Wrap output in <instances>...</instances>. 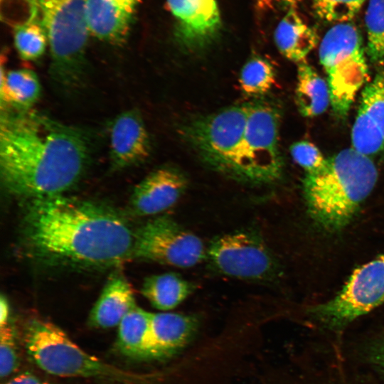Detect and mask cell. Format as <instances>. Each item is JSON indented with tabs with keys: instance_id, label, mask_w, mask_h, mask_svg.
<instances>
[{
	"instance_id": "cell-1",
	"label": "cell",
	"mask_w": 384,
	"mask_h": 384,
	"mask_svg": "<svg viewBox=\"0 0 384 384\" xmlns=\"http://www.w3.org/2000/svg\"><path fill=\"white\" fill-rule=\"evenodd\" d=\"M30 255L50 265L102 269L133 257L127 222L102 205L63 195L30 200L23 219Z\"/></svg>"
},
{
	"instance_id": "cell-2",
	"label": "cell",
	"mask_w": 384,
	"mask_h": 384,
	"mask_svg": "<svg viewBox=\"0 0 384 384\" xmlns=\"http://www.w3.org/2000/svg\"><path fill=\"white\" fill-rule=\"evenodd\" d=\"M90 156L78 128L32 110L1 115V178L11 194L30 200L63 195L81 178Z\"/></svg>"
},
{
	"instance_id": "cell-3",
	"label": "cell",
	"mask_w": 384,
	"mask_h": 384,
	"mask_svg": "<svg viewBox=\"0 0 384 384\" xmlns=\"http://www.w3.org/2000/svg\"><path fill=\"white\" fill-rule=\"evenodd\" d=\"M378 170L372 159L353 148L326 158L319 171L306 174L303 192L311 216L327 230L345 227L373 190Z\"/></svg>"
},
{
	"instance_id": "cell-4",
	"label": "cell",
	"mask_w": 384,
	"mask_h": 384,
	"mask_svg": "<svg viewBox=\"0 0 384 384\" xmlns=\"http://www.w3.org/2000/svg\"><path fill=\"white\" fill-rule=\"evenodd\" d=\"M23 343L32 361L44 372L62 378L95 379L111 384H149L151 377L127 370L90 354L55 324L41 319L28 320Z\"/></svg>"
},
{
	"instance_id": "cell-5",
	"label": "cell",
	"mask_w": 384,
	"mask_h": 384,
	"mask_svg": "<svg viewBox=\"0 0 384 384\" xmlns=\"http://www.w3.org/2000/svg\"><path fill=\"white\" fill-rule=\"evenodd\" d=\"M88 0H38L48 39L50 73L56 85L70 90L80 85L85 69V49L90 34Z\"/></svg>"
},
{
	"instance_id": "cell-6",
	"label": "cell",
	"mask_w": 384,
	"mask_h": 384,
	"mask_svg": "<svg viewBox=\"0 0 384 384\" xmlns=\"http://www.w3.org/2000/svg\"><path fill=\"white\" fill-rule=\"evenodd\" d=\"M319 57L326 73L333 112L344 118L368 73L361 35L356 26L345 22L332 26L320 43Z\"/></svg>"
},
{
	"instance_id": "cell-7",
	"label": "cell",
	"mask_w": 384,
	"mask_h": 384,
	"mask_svg": "<svg viewBox=\"0 0 384 384\" xmlns=\"http://www.w3.org/2000/svg\"><path fill=\"white\" fill-rule=\"evenodd\" d=\"M280 110L265 100L250 102L242 139L230 176L245 183L268 184L283 171L279 146Z\"/></svg>"
},
{
	"instance_id": "cell-8",
	"label": "cell",
	"mask_w": 384,
	"mask_h": 384,
	"mask_svg": "<svg viewBox=\"0 0 384 384\" xmlns=\"http://www.w3.org/2000/svg\"><path fill=\"white\" fill-rule=\"evenodd\" d=\"M250 102L194 119L183 129L188 144L206 164L230 176L242 139Z\"/></svg>"
},
{
	"instance_id": "cell-9",
	"label": "cell",
	"mask_w": 384,
	"mask_h": 384,
	"mask_svg": "<svg viewBox=\"0 0 384 384\" xmlns=\"http://www.w3.org/2000/svg\"><path fill=\"white\" fill-rule=\"evenodd\" d=\"M384 302V256L354 270L331 299L313 306V317L327 327H345Z\"/></svg>"
},
{
	"instance_id": "cell-10",
	"label": "cell",
	"mask_w": 384,
	"mask_h": 384,
	"mask_svg": "<svg viewBox=\"0 0 384 384\" xmlns=\"http://www.w3.org/2000/svg\"><path fill=\"white\" fill-rule=\"evenodd\" d=\"M133 257L187 268L201 262L206 250L196 235L171 217L161 215L135 231Z\"/></svg>"
},
{
	"instance_id": "cell-11",
	"label": "cell",
	"mask_w": 384,
	"mask_h": 384,
	"mask_svg": "<svg viewBox=\"0 0 384 384\" xmlns=\"http://www.w3.org/2000/svg\"><path fill=\"white\" fill-rule=\"evenodd\" d=\"M206 257L218 272L239 279L265 280L277 270L276 260L266 243L250 231L216 237L206 250Z\"/></svg>"
},
{
	"instance_id": "cell-12",
	"label": "cell",
	"mask_w": 384,
	"mask_h": 384,
	"mask_svg": "<svg viewBox=\"0 0 384 384\" xmlns=\"http://www.w3.org/2000/svg\"><path fill=\"white\" fill-rule=\"evenodd\" d=\"M351 143L352 148L370 158L384 152V69L361 92Z\"/></svg>"
},
{
	"instance_id": "cell-13",
	"label": "cell",
	"mask_w": 384,
	"mask_h": 384,
	"mask_svg": "<svg viewBox=\"0 0 384 384\" xmlns=\"http://www.w3.org/2000/svg\"><path fill=\"white\" fill-rule=\"evenodd\" d=\"M176 21V36L184 48L198 50L208 45L221 28L216 0H166Z\"/></svg>"
},
{
	"instance_id": "cell-14",
	"label": "cell",
	"mask_w": 384,
	"mask_h": 384,
	"mask_svg": "<svg viewBox=\"0 0 384 384\" xmlns=\"http://www.w3.org/2000/svg\"><path fill=\"white\" fill-rule=\"evenodd\" d=\"M151 150L150 139L140 114L125 110L112 121L110 130V159L113 169H122L145 160Z\"/></svg>"
},
{
	"instance_id": "cell-15",
	"label": "cell",
	"mask_w": 384,
	"mask_h": 384,
	"mask_svg": "<svg viewBox=\"0 0 384 384\" xmlns=\"http://www.w3.org/2000/svg\"><path fill=\"white\" fill-rule=\"evenodd\" d=\"M186 186V177L176 169H157L135 186L130 200L132 210L139 216L162 213L178 201Z\"/></svg>"
},
{
	"instance_id": "cell-16",
	"label": "cell",
	"mask_w": 384,
	"mask_h": 384,
	"mask_svg": "<svg viewBox=\"0 0 384 384\" xmlns=\"http://www.w3.org/2000/svg\"><path fill=\"white\" fill-rule=\"evenodd\" d=\"M141 0H88L87 20L90 34L107 43L125 41Z\"/></svg>"
},
{
	"instance_id": "cell-17",
	"label": "cell",
	"mask_w": 384,
	"mask_h": 384,
	"mask_svg": "<svg viewBox=\"0 0 384 384\" xmlns=\"http://www.w3.org/2000/svg\"><path fill=\"white\" fill-rule=\"evenodd\" d=\"M198 326L193 315L175 312H151V360L176 354L193 338Z\"/></svg>"
},
{
	"instance_id": "cell-18",
	"label": "cell",
	"mask_w": 384,
	"mask_h": 384,
	"mask_svg": "<svg viewBox=\"0 0 384 384\" xmlns=\"http://www.w3.org/2000/svg\"><path fill=\"white\" fill-rule=\"evenodd\" d=\"M135 306L131 285L122 274L114 273L109 278L92 308L87 324L95 329L114 327Z\"/></svg>"
},
{
	"instance_id": "cell-19",
	"label": "cell",
	"mask_w": 384,
	"mask_h": 384,
	"mask_svg": "<svg viewBox=\"0 0 384 384\" xmlns=\"http://www.w3.org/2000/svg\"><path fill=\"white\" fill-rule=\"evenodd\" d=\"M274 40L281 54L299 63L316 46L318 36L297 11L289 10L276 27Z\"/></svg>"
},
{
	"instance_id": "cell-20",
	"label": "cell",
	"mask_w": 384,
	"mask_h": 384,
	"mask_svg": "<svg viewBox=\"0 0 384 384\" xmlns=\"http://www.w3.org/2000/svg\"><path fill=\"white\" fill-rule=\"evenodd\" d=\"M41 92L36 73L22 68L6 72L1 64L0 100L1 109L21 112L32 110Z\"/></svg>"
},
{
	"instance_id": "cell-21",
	"label": "cell",
	"mask_w": 384,
	"mask_h": 384,
	"mask_svg": "<svg viewBox=\"0 0 384 384\" xmlns=\"http://www.w3.org/2000/svg\"><path fill=\"white\" fill-rule=\"evenodd\" d=\"M151 312L135 306L118 325L116 347L126 357L151 360Z\"/></svg>"
},
{
	"instance_id": "cell-22",
	"label": "cell",
	"mask_w": 384,
	"mask_h": 384,
	"mask_svg": "<svg viewBox=\"0 0 384 384\" xmlns=\"http://www.w3.org/2000/svg\"><path fill=\"white\" fill-rule=\"evenodd\" d=\"M295 101L302 117L321 115L331 106L328 82L306 61L298 63Z\"/></svg>"
},
{
	"instance_id": "cell-23",
	"label": "cell",
	"mask_w": 384,
	"mask_h": 384,
	"mask_svg": "<svg viewBox=\"0 0 384 384\" xmlns=\"http://www.w3.org/2000/svg\"><path fill=\"white\" fill-rule=\"evenodd\" d=\"M192 291L191 283L173 272L146 277L142 287L144 297L154 308L162 311L176 308Z\"/></svg>"
},
{
	"instance_id": "cell-24",
	"label": "cell",
	"mask_w": 384,
	"mask_h": 384,
	"mask_svg": "<svg viewBox=\"0 0 384 384\" xmlns=\"http://www.w3.org/2000/svg\"><path fill=\"white\" fill-rule=\"evenodd\" d=\"M14 43L22 60L33 61L39 59L48 46L47 33L41 18H37L15 26Z\"/></svg>"
},
{
	"instance_id": "cell-25",
	"label": "cell",
	"mask_w": 384,
	"mask_h": 384,
	"mask_svg": "<svg viewBox=\"0 0 384 384\" xmlns=\"http://www.w3.org/2000/svg\"><path fill=\"white\" fill-rule=\"evenodd\" d=\"M276 73L272 63L261 56L248 60L241 69L239 82L242 91L249 96L267 93L275 82Z\"/></svg>"
},
{
	"instance_id": "cell-26",
	"label": "cell",
	"mask_w": 384,
	"mask_h": 384,
	"mask_svg": "<svg viewBox=\"0 0 384 384\" xmlns=\"http://www.w3.org/2000/svg\"><path fill=\"white\" fill-rule=\"evenodd\" d=\"M364 21L366 54L373 64L384 66V0H368Z\"/></svg>"
},
{
	"instance_id": "cell-27",
	"label": "cell",
	"mask_w": 384,
	"mask_h": 384,
	"mask_svg": "<svg viewBox=\"0 0 384 384\" xmlns=\"http://www.w3.org/2000/svg\"><path fill=\"white\" fill-rule=\"evenodd\" d=\"M367 0H312L315 14L336 23L348 22L354 18Z\"/></svg>"
},
{
	"instance_id": "cell-28",
	"label": "cell",
	"mask_w": 384,
	"mask_h": 384,
	"mask_svg": "<svg viewBox=\"0 0 384 384\" xmlns=\"http://www.w3.org/2000/svg\"><path fill=\"white\" fill-rule=\"evenodd\" d=\"M20 365L17 333L11 320L0 326V375L3 379L14 373Z\"/></svg>"
},
{
	"instance_id": "cell-29",
	"label": "cell",
	"mask_w": 384,
	"mask_h": 384,
	"mask_svg": "<svg viewBox=\"0 0 384 384\" xmlns=\"http://www.w3.org/2000/svg\"><path fill=\"white\" fill-rule=\"evenodd\" d=\"M289 151L293 160L305 170L306 174L320 170L326 161L319 148L308 141L293 143L290 146Z\"/></svg>"
},
{
	"instance_id": "cell-30",
	"label": "cell",
	"mask_w": 384,
	"mask_h": 384,
	"mask_svg": "<svg viewBox=\"0 0 384 384\" xmlns=\"http://www.w3.org/2000/svg\"><path fill=\"white\" fill-rule=\"evenodd\" d=\"M3 384H53L30 371H23Z\"/></svg>"
},
{
	"instance_id": "cell-31",
	"label": "cell",
	"mask_w": 384,
	"mask_h": 384,
	"mask_svg": "<svg viewBox=\"0 0 384 384\" xmlns=\"http://www.w3.org/2000/svg\"><path fill=\"white\" fill-rule=\"evenodd\" d=\"M371 356L374 363L384 371V338L373 346Z\"/></svg>"
},
{
	"instance_id": "cell-32",
	"label": "cell",
	"mask_w": 384,
	"mask_h": 384,
	"mask_svg": "<svg viewBox=\"0 0 384 384\" xmlns=\"http://www.w3.org/2000/svg\"><path fill=\"white\" fill-rule=\"evenodd\" d=\"M10 320L9 304L7 299L1 295L0 298V326L6 324Z\"/></svg>"
},
{
	"instance_id": "cell-33",
	"label": "cell",
	"mask_w": 384,
	"mask_h": 384,
	"mask_svg": "<svg viewBox=\"0 0 384 384\" xmlns=\"http://www.w3.org/2000/svg\"><path fill=\"white\" fill-rule=\"evenodd\" d=\"M2 1V0H1ZM9 0H5L6 3ZM14 1V0H11ZM22 0H16L17 3H20ZM24 4L28 11L33 15L38 16L40 13L38 0H23Z\"/></svg>"
},
{
	"instance_id": "cell-34",
	"label": "cell",
	"mask_w": 384,
	"mask_h": 384,
	"mask_svg": "<svg viewBox=\"0 0 384 384\" xmlns=\"http://www.w3.org/2000/svg\"><path fill=\"white\" fill-rule=\"evenodd\" d=\"M260 4L262 5V6H267L270 4H272V2L275 1H278V0H260Z\"/></svg>"
},
{
	"instance_id": "cell-35",
	"label": "cell",
	"mask_w": 384,
	"mask_h": 384,
	"mask_svg": "<svg viewBox=\"0 0 384 384\" xmlns=\"http://www.w3.org/2000/svg\"><path fill=\"white\" fill-rule=\"evenodd\" d=\"M296 1H297V0H287V2H292V3H293V2H295Z\"/></svg>"
},
{
	"instance_id": "cell-36",
	"label": "cell",
	"mask_w": 384,
	"mask_h": 384,
	"mask_svg": "<svg viewBox=\"0 0 384 384\" xmlns=\"http://www.w3.org/2000/svg\"><path fill=\"white\" fill-rule=\"evenodd\" d=\"M278 1H279V0H278ZM282 1H286V2H287V0H282Z\"/></svg>"
}]
</instances>
